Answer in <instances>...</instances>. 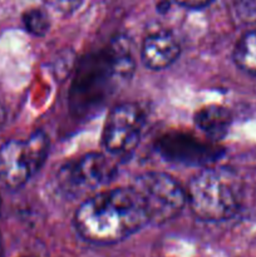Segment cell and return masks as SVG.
<instances>
[{"mask_svg": "<svg viewBox=\"0 0 256 257\" xmlns=\"http://www.w3.org/2000/svg\"><path fill=\"white\" fill-rule=\"evenodd\" d=\"M175 2L187 9H202L208 7L213 0H175Z\"/></svg>", "mask_w": 256, "mask_h": 257, "instance_id": "cell-14", "label": "cell"}, {"mask_svg": "<svg viewBox=\"0 0 256 257\" xmlns=\"http://www.w3.org/2000/svg\"><path fill=\"white\" fill-rule=\"evenodd\" d=\"M22 20L27 32L34 37H44L50 29V19L43 9L33 8L27 10L23 14Z\"/></svg>", "mask_w": 256, "mask_h": 257, "instance_id": "cell-11", "label": "cell"}, {"mask_svg": "<svg viewBox=\"0 0 256 257\" xmlns=\"http://www.w3.org/2000/svg\"><path fill=\"white\" fill-rule=\"evenodd\" d=\"M135 70L132 55L119 44L92 55L83 62L72 87V108L88 113L99 108L109 95L127 82Z\"/></svg>", "mask_w": 256, "mask_h": 257, "instance_id": "cell-2", "label": "cell"}, {"mask_svg": "<svg viewBox=\"0 0 256 257\" xmlns=\"http://www.w3.org/2000/svg\"><path fill=\"white\" fill-rule=\"evenodd\" d=\"M187 205L198 220L218 222L233 217L243 201V182L228 167H210L188 183Z\"/></svg>", "mask_w": 256, "mask_h": 257, "instance_id": "cell-3", "label": "cell"}, {"mask_svg": "<svg viewBox=\"0 0 256 257\" xmlns=\"http://www.w3.org/2000/svg\"><path fill=\"white\" fill-rule=\"evenodd\" d=\"M132 187L142 200L152 225L173 220L187 205L186 191L167 173L146 172L133 181Z\"/></svg>", "mask_w": 256, "mask_h": 257, "instance_id": "cell-5", "label": "cell"}, {"mask_svg": "<svg viewBox=\"0 0 256 257\" xmlns=\"http://www.w3.org/2000/svg\"><path fill=\"white\" fill-rule=\"evenodd\" d=\"M0 210H2V200H0Z\"/></svg>", "mask_w": 256, "mask_h": 257, "instance_id": "cell-18", "label": "cell"}, {"mask_svg": "<svg viewBox=\"0 0 256 257\" xmlns=\"http://www.w3.org/2000/svg\"><path fill=\"white\" fill-rule=\"evenodd\" d=\"M232 9L240 23L256 24V0H232Z\"/></svg>", "mask_w": 256, "mask_h": 257, "instance_id": "cell-12", "label": "cell"}, {"mask_svg": "<svg viewBox=\"0 0 256 257\" xmlns=\"http://www.w3.org/2000/svg\"><path fill=\"white\" fill-rule=\"evenodd\" d=\"M49 138L35 131L27 140H10L0 146V181L12 190L23 187L44 166Z\"/></svg>", "mask_w": 256, "mask_h": 257, "instance_id": "cell-4", "label": "cell"}, {"mask_svg": "<svg viewBox=\"0 0 256 257\" xmlns=\"http://www.w3.org/2000/svg\"><path fill=\"white\" fill-rule=\"evenodd\" d=\"M181 54L177 38L168 30H156L143 39L141 59L146 68L162 70L171 67Z\"/></svg>", "mask_w": 256, "mask_h": 257, "instance_id": "cell-8", "label": "cell"}, {"mask_svg": "<svg viewBox=\"0 0 256 257\" xmlns=\"http://www.w3.org/2000/svg\"><path fill=\"white\" fill-rule=\"evenodd\" d=\"M0 257H4V251H3V245H2V241H0Z\"/></svg>", "mask_w": 256, "mask_h": 257, "instance_id": "cell-16", "label": "cell"}, {"mask_svg": "<svg viewBox=\"0 0 256 257\" xmlns=\"http://www.w3.org/2000/svg\"><path fill=\"white\" fill-rule=\"evenodd\" d=\"M20 257H37V256H33V255H28V256H20Z\"/></svg>", "mask_w": 256, "mask_h": 257, "instance_id": "cell-17", "label": "cell"}, {"mask_svg": "<svg viewBox=\"0 0 256 257\" xmlns=\"http://www.w3.org/2000/svg\"><path fill=\"white\" fill-rule=\"evenodd\" d=\"M5 120H7V109H5L4 105L0 103V128L4 125Z\"/></svg>", "mask_w": 256, "mask_h": 257, "instance_id": "cell-15", "label": "cell"}, {"mask_svg": "<svg viewBox=\"0 0 256 257\" xmlns=\"http://www.w3.org/2000/svg\"><path fill=\"white\" fill-rule=\"evenodd\" d=\"M196 127L211 140H222L228 132L231 115L226 108L210 104L200 108L193 117Z\"/></svg>", "mask_w": 256, "mask_h": 257, "instance_id": "cell-9", "label": "cell"}, {"mask_svg": "<svg viewBox=\"0 0 256 257\" xmlns=\"http://www.w3.org/2000/svg\"><path fill=\"white\" fill-rule=\"evenodd\" d=\"M233 60L240 69L256 75V29L242 35L233 50Z\"/></svg>", "mask_w": 256, "mask_h": 257, "instance_id": "cell-10", "label": "cell"}, {"mask_svg": "<svg viewBox=\"0 0 256 257\" xmlns=\"http://www.w3.org/2000/svg\"><path fill=\"white\" fill-rule=\"evenodd\" d=\"M117 175V166L105 155L90 152L65 162L57 175V185L67 197H80L104 187Z\"/></svg>", "mask_w": 256, "mask_h": 257, "instance_id": "cell-6", "label": "cell"}, {"mask_svg": "<svg viewBox=\"0 0 256 257\" xmlns=\"http://www.w3.org/2000/svg\"><path fill=\"white\" fill-rule=\"evenodd\" d=\"M142 200L132 186L99 191L83 201L74 216L77 232L94 245H113L148 225Z\"/></svg>", "mask_w": 256, "mask_h": 257, "instance_id": "cell-1", "label": "cell"}, {"mask_svg": "<svg viewBox=\"0 0 256 257\" xmlns=\"http://www.w3.org/2000/svg\"><path fill=\"white\" fill-rule=\"evenodd\" d=\"M145 115L136 103H120L108 114L103 130L104 150L112 156L124 157L138 146L142 135Z\"/></svg>", "mask_w": 256, "mask_h": 257, "instance_id": "cell-7", "label": "cell"}, {"mask_svg": "<svg viewBox=\"0 0 256 257\" xmlns=\"http://www.w3.org/2000/svg\"><path fill=\"white\" fill-rule=\"evenodd\" d=\"M44 4L60 15H72L83 4V0H43Z\"/></svg>", "mask_w": 256, "mask_h": 257, "instance_id": "cell-13", "label": "cell"}]
</instances>
